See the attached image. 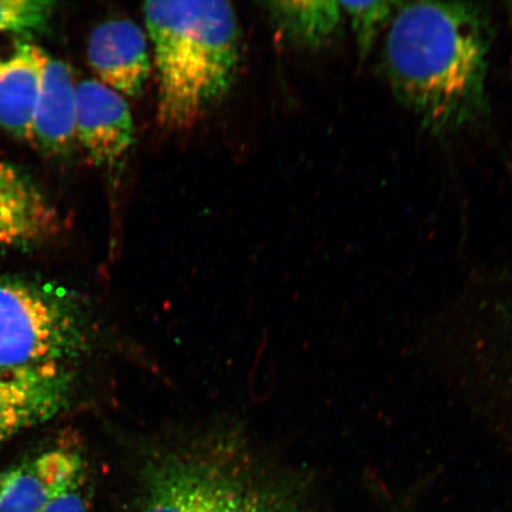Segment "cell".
Returning a JSON list of instances; mask_svg holds the SVG:
<instances>
[{"instance_id": "cell-3", "label": "cell", "mask_w": 512, "mask_h": 512, "mask_svg": "<svg viewBox=\"0 0 512 512\" xmlns=\"http://www.w3.org/2000/svg\"><path fill=\"white\" fill-rule=\"evenodd\" d=\"M144 444L140 512H293L286 495L252 477L256 444L238 426L195 427Z\"/></svg>"}, {"instance_id": "cell-10", "label": "cell", "mask_w": 512, "mask_h": 512, "mask_svg": "<svg viewBox=\"0 0 512 512\" xmlns=\"http://www.w3.org/2000/svg\"><path fill=\"white\" fill-rule=\"evenodd\" d=\"M66 63L47 55L29 142L48 156H63L76 139V95Z\"/></svg>"}, {"instance_id": "cell-2", "label": "cell", "mask_w": 512, "mask_h": 512, "mask_svg": "<svg viewBox=\"0 0 512 512\" xmlns=\"http://www.w3.org/2000/svg\"><path fill=\"white\" fill-rule=\"evenodd\" d=\"M144 15L157 69L158 124L188 130L234 85L240 62L238 17L222 0L147 2Z\"/></svg>"}, {"instance_id": "cell-8", "label": "cell", "mask_w": 512, "mask_h": 512, "mask_svg": "<svg viewBox=\"0 0 512 512\" xmlns=\"http://www.w3.org/2000/svg\"><path fill=\"white\" fill-rule=\"evenodd\" d=\"M88 61L101 83L120 95L137 98L149 80L151 62L146 36L128 19H113L94 28Z\"/></svg>"}, {"instance_id": "cell-11", "label": "cell", "mask_w": 512, "mask_h": 512, "mask_svg": "<svg viewBox=\"0 0 512 512\" xmlns=\"http://www.w3.org/2000/svg\"><path fill=\"white\" fill-rule=\"evenodd\" d=\"M47 55L19 41L10 56L0 57V127L17 139L29 140Z\"/></svg>"}, {"instance_id": "cell-9", "label": "cell", "mask_w": 512, "mask_h": 512, "mask_svg": "<svg viewBox=\"0 0 512 512\" xmlns=\"http://www.w3.org/2000/svg\"><path fill=\"white\" fill-rule=\"evenodd\" d=\"M59 227L56 210L28 175L0 162V248H28Z\"/></svg>"}, {"instance_id": "cell-7", "label": "cell", "mask_w": 512, "mask_h": 512, "mask_svg": "<svg viewBox=\"0 0 512 512\" xmlns=\"http://www.w3.org/2000/svg\"><path fill=\"white\" fill-rule=\"evenodd\" d=\"M72 377L69 370H0V446L60 414L70 399Z\"/></svg>"}, {"instance_id": "cell-14", "label": "cell", "mask_w": 512, "mask_h": 512, "mask_svg": "<svg viewBox=\"0 0 512 512\" xmlns=\"http://www.w3.org/2000/svg\"><path fill=\"white\" fill-rule=\"evenodd\" d=\"M56 4L48 0H0V32L35 36L47 32Z\"/></svg>"}, {"instance_id": "cell-13", "label": "cell", "mask_w": 512, "mask_h": 512, "mask_svg": "<svg viewBox=\"0 0 512 512\" xmlns=\"http://www.w3.org/2000/svg\"><path fill=\"white\" fill-rule=\"evenodd\" d=\"M345 17L350 19L358 54L366 59L380 31L392 21L398 3L393 2H339Z\"/></svg>"}, {"instance_id": "cell-4", "label": "cell", "mask_w": 512, "mask_h": 512, "mask_svg": "<svg viewBox=\"0 0 512 512\" xmlns=\"http://www.w3.org/2000/svg\"><path fill=\"white\" fill-rule=\"evenodd\" d=\"M85 344L78 306L29 281L0 277V370H68Z\"/></svg>"}, {"instance_id": "cell-1", "label": "cell", "mask_w": 512, "mask_h": 512, "mask_svg": "<svg viewBox=\"0 0 512 512\" xmlns=\"http://www.w3.org/2000/svg\"><path fill=\"white\" fill-rule=\"evenodd\" d=\"M491 42L490 18L477 4H400L384 41V74L428 131L462 130L488 114Z\"/></svg>"}, {"instance_id": "cell-6", "label": "cell", "mask_w": 512, "mask_h": 512, "mask_svg": "<svg viewBox=\"0 0 512 512\" xmlns=\"http://www.w3.org/2000/svg\"><path fill=\"white\" fill-rule=\"evenodd\" d=\"M75 95L76 138L96 165L114 168L136 140L130 107L123 96L100 81L80 82Z\"/></svg>"}, {"instance_id": "cell-5", "label": "cell", "mask_w": 512, "mask_h": 512, "mask_svg": "<svg viewBox=\"0 0 512 512\" xmlns=\"http://www.w3.org/2000/svg\"><path fill=\"white\" fill-rule=\"evenodd\" d=\"M0 512H88L85 460L55 448L0 470Z\"/></svg>"}, {"instance_id": "cell-15", "label": "cell", "mask_w": 512, "mask_h": 512, "mask_svg": "<svg viewBox=\"0 0 512 512\" xmlns=\"http://www.w3.org/2000/svg\"><path fill=\"white\" fill-rule=\"evenodd\" d=\"M508 316H509V320H510V328H511V331H512V305L510 306Z\"/></svg>"}, {"instance_id": "cell-12", "label": "cell", "mask_w": 512, "mask_h": 512, "mask_svg": "<svg viewBox=\"0 0 512 512\" xmlns=\"http://www.w3.org/2000/svg\"><path fill=\"white\" fill-rule=\"evenodd\" d=\"M265 6L284 40L296 46L323 48L341 34L345 16L339 2H272Z\"/></svg>"}]
</instances>
